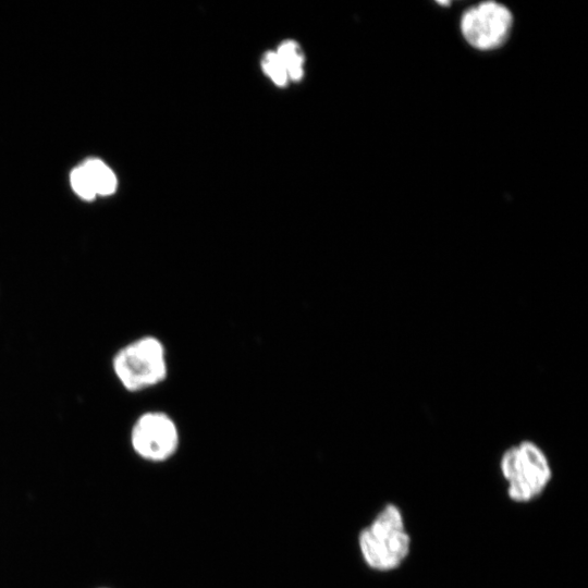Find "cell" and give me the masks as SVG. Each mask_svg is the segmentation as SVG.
<instances>
[{"label":"cell","instance_id":"cell-4","mask_svg":"<svg viewBox=\"0 0 588 588\" xmlns=\"http://www.w3.org/2000/svg\"><path fill=\"white\" fill-rule=\"evenodd\" d=\"M513 27L511 10L494 1H485L464 11L460 20L465 41L479 51L502 47L510 38Z\"/></svg>","mask_w":588,"mask_h":588},{"label":"cell","instance_id":"cell-1","mask_svg":"<svg viewBox=\"0 0 588 588\" xmlns=\"http://www.w3.org/2000/svg\"><path fill=\"white\" fill-rule=\"evenodd\" d=\"M358 550L372 571L387 573L399 568L408 558L412 538L401 509L387 503L358 534Z\"/></svg>","mask_w":588,"mask_h":588},{"label":"cell","instance_id":"cell-5","mask_svg":"<svg viewBox=\"0 0 588 588\" xmlns=\"http://www.w3.org/2000/svg\"><path fill=\"white\" fill-rule=\"evenodd\" d=\"M131 444L143 460L161 463L179 450L180 431L173 418L160 411L142 414L131 431Z\"/></svg>","mask_w":588,"mask_h":588},{"label":"cell","instance_id":"cell-9","mask_svg":"<svg viewBox=\"0 0 588 588\" xmlns=\"http://www.w3.org/2000/svg\"><path fill=\"white\" fill-rule=\"evenodd\" d=\"M262 69L277 85L283 86L286 84L289 76L277 52L269 51L265 54Z\"/></svg>","mask_w":588,"mask_h":588},{"label":"cell","instance_id":"cell-7","mask_svg":"<svg viewBox=\"0 0 588 588\" xmlns=\"http://www.w3.org/2000/svg\"><path fill=\"white\" fill-rule=\"evenodd\" d=\"M282 61L289 78L297 81L303 76V57L294 41H284L275 51Z\"/></svg>","mask_w":588,"mask_h":588},{"label":"cell","instance_id":"cell-3","mask_svg":"<svg viewBox=\"0 0 588 588\" xmlns=\"http://www.w3.org/2000/svg\"><path fill=\"white\" fill-rule=\"evenodd\" d=\"M112 367L122 385L132 392L162 382L168 375L166 348L155 336H143L114 355Z\"/></svg>","mask_w":588,"mask_h":588},{"label":"cell","instance_id":"cell-6","mask_svg":"<svg viewBox=\"0 0 588 588\" xmlns=\"http://www.w3.org/2000/svg\"><path fill=\"white\" fill-rule=\"evenodd\" d=\"M87 170L96 195L107 196L117 188V177L112 170L101 160L91 158L82 163Z\"/></svg>","mask_w":588,"mask_h":588},{"label":"cell","instance_id":"cell-2","mask_svg":"<svg viewBox=\"0 0 588 588\" xmlns=\"http://www.w3.org/2000/svg\"><path fill=\"white\" fill-rule=\"evenodd\" d=\"M500 471L509 499L518 504L535 501L552 480V466L534 441L523 440L507 448L500 458Z\"/></svg>","mask_w":588,"mask_h":588},{"label":"cell","instance_id":"cell-8","mask_svg":"<svg viewBox=\"0 0 588 588\" xmlns=\"http://www.w3.org/2000/svg\"><path fill=\"white\" fill-rule=\"evenodd\" d=\"M74 192L82 198L91 200L96 196L93 181L83 164L76 167L70 175Z\"/></svg>","mask_w":588,"mask_h":588}]
</instances>
